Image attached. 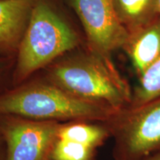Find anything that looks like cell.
I'll use <instances>...</instances> for the list:
<instances>
[{
	"label": "cell",
	"mask_w": 160,
	"mask_h": 160,
	"mask_svg": "<svg viewBox=\"0 0 160 160\" xmlns=\"http://www.w3.org/2000/svg\"><path fill=\"white\" fill-rule=\"evenodd\" d=\"M142 160H160V153H155V154L149 156V157L145 158Z\"/></svg>",
	"instance_id": "5bb4252c"
},
{
	"label": "cell",
	"mask_w": 160,
	"mask_h": 160,
	"mask_svg": "<svg viewBox=\"0 0 160 160\" xmlns=\"http://www.w3.org/2000/svg\"><path fill=\"white\" fill-rule=\"evenodd\" d=\"M139 77L160 57V18L128 33L122 48Z\"/></svg>",
	"instance_id": "9c48e42d"
},
{
	"label": "cell",
	"mask_w": 160,
	"mask_h": 160,
	"mask_svg": "<svg viewBox=\"0 0 160 160\" xmlns=\"http://www.w3.org/2000/svg\"><path fill=\"white\" fill-rule=\"evenodd\" d=\"M110 137L102 122L71 121L60 124L49 160H92L96 151Z\"/></svg>",
	"instance_id": "52a82bcc"
},
{
	"label": "cell",
	"mask_w": 160,
	"mask_h": 160,
	"mask_svg": "<svg viewBox=\"0 0 160 160\" xmlns=\"http://www.w3.org/2000/svg\"><path fill=\"white\" fill-rule=\"evenodd\" d=\"M0 160H7L5 143L1 134H0Z\"/></svg>",
	"instance_id": "4fadbf2b"
},
{
	"label": "cell",
	"mask_w": 160,
	"mask_h": 160,
	"mask_svg": "<svg viewBox=\"0 0 160 160\" xmlns=\"http://www.w3.org/2000/svg\"><path fill=\"white\" fill-rule=\"evenodd\" d=\"M79 33L51 0H33L30 21L15 57L12 87L80 47Z\"/></svg>",
	"instance_id": "3957f363"
},
{
	"label": "cell",
	"mask_w": 160,
	"mask_h": 160,
	"mask_svg": "<svg viewBox=\"0 0 160 160\" xmlns=\"http://www.w3.org/2000/svg\"><path fill=\"white\" fill-rule=\"evenodd\" d=\"M118 19L128 33L159 19L157 0H113Z\"/></svg>",
	"instance_id": "30bf717a"
},
{
	"label": "cell",
	"mask_w": 160,
	"mask_h": 160,
	"mask_svg": "<svg viewBox=\"0 0 160 160\" xmlns=\"http://www.w3.org/2000/svg\"><path fill=\"white\" fill-rule=\"evenodd\" d=\"M77 14L83 28L86 46L111 57L122 48L128 33L120 23L113 0H65Z\"/></svg>",
	"instance_id": "8992f818"
},
{
	"label": "cell",
	"mask_w": 160,
	"mask_h": 160,
	"mask_svg": "<svg viewBox=\"0 0 160 160\" xmlns=\"http://www.w3.org/2000/svg\"><path fill=\"white\" fill-rule=\"evenodd\" d=\"M44 77L79 99L119 110L131 105L133 89L111 57L77 48L42 71Z\"/></svg>",
	"instance_id": "6da1fadb"
},
{
	"label": "cell",
	"mask_w": 160,
	"mask_h": 160,
	"mask_svg": "<svg viewBox=\"0 0 160 160\" xmlns=\"http://www.w3.org/2000/svg\"><path fill=\"white\" fill-rule=\"evenodd\" d=\"M160 97V57L139 77L133 90L131 105H139Z\"/></svg>",
	"instance_id": "8fae6325"
},
{
	"label": "cell",
	"mask_w": 160,
	"mask_h": 160,
	"mask_svg": "<svg viewBox=\"0 0 160 160\" xmlns=\"http://www.w3.org/2000/svg\"><path fill=\"white\" fill-rule=\"evenodd\" d=\"M157 8H158V12H159V15L160 17V0H157Z\"/></svg>",
	"instance_id": "9a60e30c"
},
{
	"label": "cell",
	"mask_w": 160,
	"mask_h": 160,
	"mask_svg": "<svg viewBox=\"0 0 160 160\" xmlns=\"http://www.w3.org/2000/svg\"><path fill=\"white\" fill-rule=\"evenodd\" d=\"M15 57H0V93L12 87Z\"/></svg>",
	"instance_id": "7c38bea8"
},
{
	"label": "cell",
	"mask_w": 160,
	"mask_h": 160,
	"mask_svg": "<svg viewBox=\"0 0 160 160\" xmlns=\"http://www.w3.org/2000/svg\"><path fill=\"white\" fill-rule=\"evenodd\" d=\"M61 123L0 115V134L5 143L7 160H49Z\"/></svg>",
	"instance_id": "5b68a950"
},
{
	"label": "cell",
	"mask_w": 160,
	"mask_h": 160,
	"mask_svg": "<svg viewBox=\"0 0 160 160\" xmlns=\"http://www.w3.org/2000/svg\"><path fill=\"white\" fill-rule=\"evenodd\" d=\"M33 5V0H0V57H16Z\"/></svg>",
	"instance_id": "ba28073f"
},
{
	"label": "cell",
	"mask_w": 160,
	"mask_h": 160,
	"mask_svg": "<svg viewBox=\"0 0 160 160\" xmlns=\"http://www.w3.org/2000/svg\"><path fill=\"white\" fill-rule=\"evenodd\" d=\"M102 123L114 141V160H142L160 153V97L129 105Z\"/></svg>",
	"instance_id": "277c9868"
},
{
	"label": "cell",
	"mask_w": 160,
	"mask_h": 160,
	"mask_svg": "<svg viewBox=\"0 0 160 160\" xmlns=\"http://www.w3.org/2000/svg\"><path fill=\"white\" fill-rule=\"evenodd\" d=\"M117 110L87 101L41 77H31L0 93V115H17L40 121L104 122Z\"/></svg>",
	"instance_id": "7a4b0ae2"
}]
</instances>
